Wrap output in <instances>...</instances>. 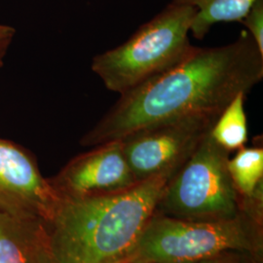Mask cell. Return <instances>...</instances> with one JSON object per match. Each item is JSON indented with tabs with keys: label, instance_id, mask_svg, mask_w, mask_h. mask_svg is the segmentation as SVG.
Instances as JSON below:
<instances>
[{
	"label": "cell",
	"instance_id": "4fadbf2b",
	"mask_svg": "<svg viewBox=\"0 0 263 263\" xmlns=\"http://www.w3.org/2000/svg\"><path fill=\"white\" fill-rule=\"evenodd\" d=\"M240 23L246 27V31L254 39L259 52L263 54V0H256Z\"/></svg>",
	"mask_w": 263,
	"mask_h": 263
},
{
	"label": "cell",
	"instance_id": "3957f363",
	"mask_svg": "<svg viewBox=\"0 0 263 263\" xmlns=\"http://www.w3.org/2000/svg\"><path fill=\"white\" fill-rule=\"evenodd\" d=\"M262 212L247 208L218 220H185L155 213L129 263H193L232 253L262 258Z\"/></svg>",
	"mask_w": 263,
	"mask_h": 263
},
{
	"label": "cell",
	"instance_id": "7c38bea8",
	"mask_svg": "<svg viewBox=\"0 0 263 263\" xmlns=\"http://www.w3.org/2000/svg\"><path fill=\"white\" fill-rule=\"evenodd\" d=\"M239 93L220 113L210 135L216 143L226 151H239L248 141V125L245 113V98Z\"/></svg>",
	"mask_w": 263,
	"mask_h": 263
},
{
	"label": "cell",
	"instance_id": "5bb4252c",
	"mask_svg": "<svg viewBox=\"0 0 263 263\" xmlns=\"http://www.w3.org/2000/svg\"><path fill=\"white\" fill-rule=\"evenodd\" d=\"M223 263H261V258L253 254L232 253L222 256Z\"/></svg>",
	"mask_w": 263,
	"mask_h": 263
},
{
	"label": "cell",
	"instance_id": "ba28073f",
	"mask_svg": "<svg viewBox=\"0 0 263 263\" xmlns=\"http://www.w3.org/2000/svg\"><path fill=\"white\" fill-rule=\"evenodd\" d=\"M48 179L62 199L110 194L139 182L125 158L120 140L77 155Z\"/></svg>",
	"mask_w": 263,
	"mask_h": 263
},
{
	"label": "cell",
	"instance_id": "9c48e42d",
	"mask_svg": "<svg viewBox=\"0 0 263 263\" xmlns=\"http://www.w3.org/2000/svg\"><path fill=\"white\" fill-rule=\"evenodd\" d=\"M48 242L45 222L0 213V263H34Z\"/></svg>",
	"mask_w": 263,
	"mask_h": 263
},
{
	"label": "cell",
	"instance_id": "8fae6325",
	"mask_svg": "<svg viewBox=\"0 0 263 263\" xmlns=\"http://www.w3.org/2000/svg\"><path fill=\"white\" fill-rule=\"evenodd\" d=\"M228 171L237 192L245 200L262 201V147H242L228 160Z\"/></svg>",
	"mask_w": 263,
	"mask_h": 263
},
{
	"label": "cell",
	"instance_id": "277c9868",
	"mask_svg": "<svg viewBox=\"0 0 263 263\" xmlns=\"http://www.w3.org/2000/svg\"><path fill=\"white\" fill-rule=\"evenodd\" d=\"M193 6L172 1L120 46L95 57L92 70L123 95L177 66L194 50L189 32Z\"/></svg>",
	"mask_w": 263,
	"mask_h": 263
},
{
	"label": "cell",
	"instance_id": "6da1fadb",
	"mask_svg": "<svg viewBox=\"0 0 263 263\" xmlns=\"http://www.w3.org/2000/svg\"><path fill=\"white\" fill-rule=\"evenodd\" d=\"M262 78L263 54L246 30L223 46L195 47L177 66L120 95L80 144L94 147L151 125L220 115L237 95L249 94Z\"/></svg>",
	"mask_w": 263,
	"mask_h": 263
},
{
	"label": "cell",
	"instance_id": "8992f818",
	"mask_svg": "<svg viewBox=\"0 0 263 263\" xmlns=\"http://www.w3.org/2000/svg\"><path fill=\"white\" fill-rule=\"evenodd\" d=\"M219 115H196L141 128L121 139L137 181L172 177L207 136Z\"/></svg>",
	"mask_w": 263,
	"mask_h": 263
},
{
	"label": "cell",
	"instance_id": "d6986e66",
	"mask_svg": "<svg viewBox=\"0 0 263 263\" xmlns=\"http://www.w3.org/2000/svg\"><path fill=\"white\" fill-rule=\"evenodd\" d=\"M124 263H129V262H124Z\"/></svg>",
	"mask_w": 263,
	"mask_h": 263
},
{
	"label": "cell",
	"instance_id": "30bf717a",
	"mask_svg": "<svg viewBox=\"0 0 263 263\" xmlns=\"http://www.w3.org/2000/svg\"><path fill=\"white\" fill-rule=\"evenodd\" d=\"M193 6L196 14L190 32L197 39H203L209 30L218 23L241 22L256 0H173Z\"/></svg>",
	"mask_w": 263,
	"mask_h": 263
},
{
	"label": "cell",
	"instance_id": "7a4b0ae2",
	"mask_svg": "<svg viewBox=\"0 0 263 263\" xmlns=\"http://www.w3.org/2000/svg\"><path fill=\"white\" fill-rule=\"evenodd\" d=\"M170 176L139 181L122 191L62 199L45 223L60 263H124L155 214Z\"/></svg>",
	"mask_w": 263,
	"mask_h": 263
},
{
	"label": "cell",
	"instance_id": "e0dca14e",
	"mask_svg": "<svg viewBox=\"0 0 263 263\" xmlns=\"http://www.w3.org/2000/svg\"><path fill=\"white\" fill-rule=\"evenodd\" d=\"M16 34V29L13 27L0 25V38L14 37Z\"/></svg>",
	"mask_w": 263,
	"mask_h": 263
},
{
	"label": "cell",
	"instance_id": "ac0fdd59",
	"mask_svg": "<svg viewBox=\"0 0 263 263\" xmlns=\"http://www.w3.org/2000/svg\"><path fill=\"white\" fill-rule=\"evenodd\" d=\"M193 263H223L222 262V257H218V258H214V259H207V260H201L198 262Z\"/></svg>",
	"mask_w": 263,
	"mask_h": 263
},
{
	"label": "cell",
	"instance_id": "5b68a950",
	"mask_svg": "<svg viewBox=\"0 0 263 263\" xmlns=\"http://www.w3.org/2000/svg\"><path fill=\"white\" fill-rule=\"evenodd\" d=\"M229 151L210 133L168 180L155 213L185 220H218L247 206L228 171Z\"/></svg>",
	"mask_w": 263,
	"mask_h": 263
},
{
	"label": "cell",
	"instance_id": "52a82bcc",
	"mask_svg": "<svg viewBox=\"0 0 263 263\" xmlns=\"http://www.w3.org/2000/svg\"><path fill=\"white\" fill-rule=\"evenodd\" d=\"M62 198L24 146L0 138V213L48 223Z\"/></svg>",
	"mask_w": 263,
	"mask_h": 263
},
{
	"label": "cell",
	"instance_id": "2e32d148",
	"mask_svg": "<svg viewBox=\"0 0 263 263\" xmlns=\"http://www.w3.org/2000/svg\"><path fill=\"white\" fill-rule=\"evenodd\" d=\"M14 37L0 38V69L4 65L5 58L9 52L10 46Z\"/></svg>",
	"mask_w": 263,
	"mask_h": 263
},
{
	"label": "cell",
	"instance_id": "9a60e30c",
	"mask_svg": "<svg viewBox=\"0 0 263 263\" xmlns=\"http://www.w3.org/2000/svg\"><path fill=\"white\" fill-rule=\"evenodd\" d=\"M34 263H60L52 254L49 242L40 250Z\"/></svg>",
	"mask_w": 263,
	"mask_h": 263
}]
</instances>
